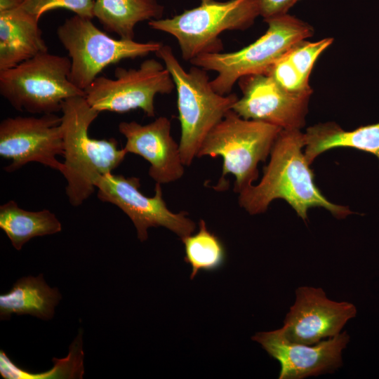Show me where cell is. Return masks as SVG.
Masks as SVG:
<instances>
[{"label": "cell", "instance_id": "cell-1", "mask_svg": "<svg viewBox=\"0 0 379 379\" xmlns=\"http://www.w3.org/2000/svg\"><path fill=\"white\" fill-rule=\"evenodd\" d=\"M305 135L301 130H281L257 185L239 193V204L251 215L265 213L272 201H286L303 220L312 208H323L335 218L344 219L353 213L348 206L335 204L321 192L314 182L303 149Z\"/></svg>", "mask_w": 379, "mask_h": 379}, {"label": "cell", "instance_id": "cell-2", "mask_svg": "<svg viewBox=\"0 0 379 379\" xmlns=\"http://www.w3.org/2000/svg\"><path fill=\"white\" fill-rule=\"evenodd\" d=\"M64 162L60 173L67 180L65 192L69 204L81 206L95 191V182L111 173L127 152L118 148L115 138H91L88 129L100 112L84 96L72 97L62 104Z\"/></svg>", "mask_w": 379, "mask_h": 379}, {"label": "cell", "instance_id": "cell-3", "mask_svg": "<svg viewBox=\"0 0 379 379\" xmlns=\"http://www.w3.org/2000/svg\"><path fill=\"white\" fill-rule=\"evenodd\" d=\"M155 54L175 83L181 127L179 147L183 164L189 166L208 133L232 110L238 97L215 91L206 70L193 65L186 71L170 46L163 44Z\"/></svg>", "mask_w": 379, "mask_h": 379}, {"label": "cell", "instance_id": "cell-4", "mask_svg": "<svg viewBox=\"0 0 379 379\" xmlns=\"http://www.w3.org/2000/svg\"><path fill=\"white\" fill-rule=\"evenodd\" d=\"M265 21L268 25L265 33L248 46L234 52L204 53L190 62L217 73L211 80L215 91L227 95L241 78L267 74L293 45L311 37L314 32L310 24L288 13Z\"/></svg>", "mask_w": 379, "mask_h": 379}, {"label": "cell", "instance_id": "cell-5", "mask_svg": "<svg viewBox=\"0 0 379 379\" xmlns=\"http://www.w3.org/2000/svg\"><path fill=\"white\" fill-rule=\"evenodd\" d=\"M282 129L262 121L245 119L232 109L208 133L197 157H221L222 172L215 187L223 190L225 176L235 177L234 192L240 193L259 175L258 166L270 155Z\"/></svg>", "mask_w": 379, "mask_h": 379}, {"label": "cell", "instance_id": "cell-6", "mask_svg": "<svg viewBox=\"0 0 379 379\" xmlns=\"http://www.w3.org/2000/svg\"><path fill=\"white\" fill-rule=\"evenodd\" d=\"M259 15L258 0H200L197 7L171 18L151 20L148 25L173 36L183 60L190 62L204 53L220 52L221 33L246 29Z\"/></svg>", "mask_w": 379, "mask_h": 379}, {"label": "cell", "instance_id": "cell-7", "mask_svg": "<svg viewBox=\"0 0 379 379\" xmlns=\"http://www.w3.org/2000/svg\"><path fill=\"white\" fill-rule=\"evenodd\" d=\"M71 60L66 56L40 53L0 71V94L18 111L53 114L70 98L85 91L70 80Z\"/></svg>", "mask_w": 379, "mask_h": 379}, {"label": "cell", "instance_id": "cell-8", "mask_svg": "<svg viewBox=\"0 0 379 379\" xmlns=\"http://www.w3.org/2000/svg\"><path fill=\"white\" fill-rule=\"evenodd\" d=\"M91 20L74 15L66 19L56 31L71 60L70 80L81 90L84 91L106 67L155 53L163 45L154 41L115 39L99 29Z\"/></svg>", "mask_w": 379, "mask_h": 379}, {"label": "cell", "instance_id": "cell-9", "mask_svg": "<svg viewBox=\"0 0 379 379\" xmlns=\"http://www.w3.org/2000/svg\"><path fill=\"white\" fill-rule=\"evenodd\" d=\"M114 76V79L98 77L84 90L88 104L100 112L140 109L154 117L155 96L169 94L175 88L166 66L153 58L144 60L138 68L117 67Z\"/></svg>", "mask_w": 379, "mask_h": 379}, {"label": "cell", "instance_id": "cell-10", "mask_svg": "<svg viewBox=\"0 0 379 379\" xmlns=\"http://www.w3.org/2000/svg\"><path fill=\"white\" fill-rule=\"evenodd\" d=\"M140 186L139 178L112 173L102 176L95 182L98 198L117 206L128 216L140 241L147 239V230L152 227H166L180 238L194 232L196 224L187 218V212L176 213L168 208L163 199L161 184L156 183L152 197L143 194Z\"/></svg>", "mask_w": 379, "mask_h": 379}, {"label": "cell", "instance_id": "cell-11", "mask_svg": "<svg viewBox=\"0 0 379 379\" xmlns=\"http://www.w3.org/2000/svg\"><path fill=\"white\" fill-rule=\"evenodd\" d=\"M63 154L62 117L55 113L40 117H8L0 123V156L11 160L8 173L30 162L61 171L56 156Z\"/></svg>", "mask_w": 379, "mask_h": 379}, {"label": "cell", "instance_id": "cell-12", "mask_svg": "<svg viewBox=\"0 0 379 379\" xmlns=\"http://www.w3.org/2000/svg\"><path fill=\"white\" fill-rule=\"evenodd\" d=\"M356 314L352 303L332 300L320 287L300 286L279 330L289 342L312 345L341 333Z\"/></svg>", "mask_w": 379, "mask_h": 379}, {"label": "cell", "instance_id": "cell-13", "mask_svg": "<svg viewBox=\"0 0 379 379\" xmlns=\"http://www.w3.org/2000/svg\"><path fill=\"white\" fill-rule=\"evenodd\" d=\"M239 81L243 96L232 108L239 116L282 130H301L305 126L311 95L289 93L269 74L248 75Z\"/></svg>", "mask_w": 379, "mask_h": 379}, {"label": "cell", "instance_id": "cell-14", "mask_svg": "<svg viewBox=\"0 0 379 379\" xmlns=\"http://www.w3.org/2000/svg\"><path fill=\"white\" fill-rule=\"evenodd\" d=\"M252 340L280 364L279 379H303L333 373L343 365V351L350 335L346 331L309 345L288 341L279 329L258 332Z\"/></svg>", "mask_w": 379, "mask_h": 379}, {"label": "cell", "instance_id": "cell-15", "mask_svg": "<svg viewBox=\"0 0 379 379\" xmlns=\"http://www.w3.org/2000/svg\"><path fill=\"white\" fill-rule=\"evenodd\" d=\"M171 128L166 117L146 125L131 121L120 122L118 126L126 139L124 149L147 160L149 175L161 185L180 179L185 172L179 144L171 136Z\"/></svg>", "mask_w": 379, "mask_h": 379}, {"label": "cell", "instance_id": "cell-16", "mask_svg": "<svg viewBox=\"0 0 379 379\" xmlns=\"http://www.w3.org/2000/svg\"><path fill=\"white\" fill-rule=\"evenodd\" d=\"M47 51L39 20L20 8L0 12V71Z\"/></svg>", "mask_w": 379, "mask_h": 379}, {"label": "cell", "instance_id": "cell-17", "mask_svg": "<svg viewBox=\"0 0 379 379\" xmlns=\"http://www.w3.org/2000/svg\"><path fill=\"white\" fill-rule=\"evenodd\" d=\"M61 298L58 288L50 287L42 274L23 277L8 293L0 295V319L9 320L14 314L51 320Z\"/></svg>", "mask_w": 379, "mask_h": 379}, {"label": "cell", "instance_id": "cell-18", "mask_svg": "<svg viewBox=\"0 0 379 379\" xmlns=\"http://www.w3.org/2000/svg\"><path fill=\"white\" fill-rule=\"evenodd\" d=\"M305 156L311 165L322 153L338 147H350L371 153L379 161V122L345 131L333 121L319 123L306 129Z\"/></svg>", "mask_w": 379, "mask_h": 379}, {"label": "cell", "instance_id": "cell-19", "mask_svg": "<svg viewBox=\"0 0 379 379\" xmlns=\"http://www.w3.org/2000/svg\"><path fill=\"white\" fill-rule=\"evenodd\" d=\"M163 12L157 0H95L93 6L94 18L105 30L131 40L138 22L160 19Z\"/></svg>", "mask_w": 379, "mask_h": 379}, {"label": "cell", "instance_id": "cell-20", "mask_svg": "<svg viewBox=\"0 0 379 379\" xmlns=\"http://www.w3.org/2000/svg\"><path fill=\"white\" fill-rule=\"evenodd\" d=\"M0 228L18 251L32 238L54 234L62 230L55 215L48 209L30 211L10 200L0 206Z\"/></svg>", "mask_w": 379, "mask_h": 379}, {"label": "cell", "instance_id": "cell-21", "mask_svg": "<svg viewBox=\"0 0 379 379\" xmlns=\"http://www.w3.org/2000/svg\"><path fill=\"white\" fill-rule=\"evenodd\" d=\"M52 361L54 366L49 371L32 373L18 366L1 350L0 374L4 379L82 378L84 373L82 332H79L70 345L66 357H54Z\"/></svg>", "mask_w": 379, "mask_h": 379}, {"label": "cell", "instance_id": "cell-22", "mask_svg": "<svg viewBox=\"0 0 379 379\" xmlns=\"http://www.w3.org/2000/svg\"><path fill=\"white\" fill-rule=\"evenodd\" d=\"M199 231L181 238L185 246V261L192 267L190 279L199 271H213L225 260V250L220 239L211 232L204 220H200Z\"/></svg>", "mask_w": 379, "mask_h": 379}, {"label": "cell", "instance_id": "cell-23", "mask_svg": "<svg viewBox=\"0 0 379 379\" xmlns=\"http://www.w3.org/2000/svg\"><path fill=\"white\" fill-rule=\"evenodd\" d=\"M333 41L331 37L324 38L315 42L302 40L293 45L286 53L285 57L307 81L314 65Z\"/></svg>", "mask_w": 379, "mask_h": 379}, {"label": "cell", "instance_id": "cell-24", "mask_svg": "<svg viewBox=\"0 0 379 379\" xmlns=\"http://www.w3.org/2000/svg\"><path fill=\"white\" fill-rule=\"evenodd\" d=\"M95 0H23L18 7L39 20L47 11L64 8L74 15L93 19Z\"/></svg>", "mask_w": 379, "mask_h": 379}, {"label": "cell", "instance_id": "cell-25", "mask_svg": "<svg viewBox=\"0 0 379 379\" xmlns=\"http://www.w3.org/2000/svg\"><path fill=\"white\" fill-rule=\"evenodd\" d=\"M269 74L286 91L294 94L312 95V89L295 67L284 55L270 69Z\"/></svg>", "mask_w": 379, "mask_h": 379}, {"label": "cell", "instance_id": "cell-26", "mask_svg": "<svg viewBox=\"0 0 379 379\" xmlns=\"http://www.w3.org/2000/svg\"><path fill=\"white\" fill-rule=\"evenodd\" d=\"M300 0H258L260 15L264 20L287 14Z\"/></svg>", "mask_w": 379, "mask_h": 379}, {"label": "cell", "instance_id": "cell-27", "mask_svg": "<svg viewBox=\"0 0 379 379\" xmlns=\"http://www.w3.org/2000/svg\"><path fill=\"white\" fill-rule=\"evenodd\" d=\"M23 0H0V12L18 8Z\"/></svg>", "mask_w": 379, "mask_h": 379}]
</instances>
